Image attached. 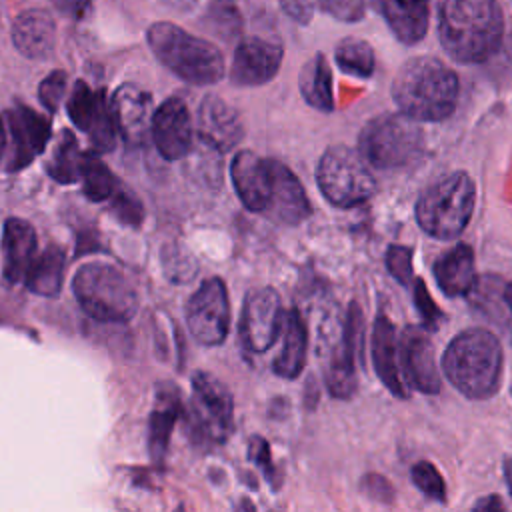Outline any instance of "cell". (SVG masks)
Instances as JSON below:
<instances>
[{
	"label": "cell",
	"mask_w": 512,
	"mask_h": 512,
	"mask_svg": "<svg viewBox=\"0 0 512 512\" xmlns=\"http://www.w3.org/2000/svg\"><path fill=\"white\" fill-rule=\"evenodd\" d=\"M66 108L72 124L88 134L98 152H108L114 148L118 130L104 90H92L84 80H78Z\"/></svg>",
	"instance_id": "13"
},
{
	"label": "cell",
	"mask_w": 512,
	"mask_h": 512,
	"mask_svg": "<svg viewBox=\"0 0 512 512\" xmlns=\"http://www.w3.org/2000/svg\"><path fill=\"white\" fill-rule=\"evenodd\" d=\"M410 476H412L414 486L422 494H426L428 498H432L440 504H446V484H444L442 474L438 472V468L432 462H428V460L416 462L410 470Z\"/></svg>",
	"instance_id": "35"
},
{
	"label": "cell",
	"mask_w": 512,
	"mask_h": 512,
	"mask_svg": "<svg viewBox=\"0 0 512 512\" xmlns=\"http://www.w3.org/2000/svg\"><path fill=\"white\" fill-rule=\"evenodd\" d=\"M6 144H8V138H6V126H4V122L0 120V160H2V156L6 154Z\"/></svg>",
	"instance_id": "47"
},
{
	"label": "cell",
	"mask_w": 512,
	"mask_h": 512,
	"mask_svg": "<svg viewBox=\"0 0 512 512\" xmlns=\"http://www.w3.org/2000/svg\"><path fill=\"white\" fill-rule=\"evenodd\" d=\"M12 40L18 52L28 58H46L54 50L56 26L48 12L26 10L12 26Z\"/></svg>",
	"instance_id": "26"
},
{
	"label": "cell",
	"mask_w": 512,
	"mask_h": 512,
	"mask_svg": "<svg viewBox=\"0 0 512 512\" xmlns=\"http://www.w3.org/2000/svg\"><path fill=\"white\" fill-rule=\"evenodd\" d=\"M36 232L30 222L22 218H8L2 230L4 252V278L10 284L24 282L34 258H36Z\"/></svg>",
	"instance_id": "23"
},
{
	"label": "cell",
	"mask_w": 512,
	"mask_h": 512,
	"mask_svg": "<svg viewBox=\"0 0 512 512\" xmlns=\"http://www.w3.org/2000/svg\"><path fill=\"white\" fill-rule=\"evenodd\" d=\"M116 130L128 146H144L152 138V96L136 86L122 84L110 100Z\"/></svg>",
	"instance_id": "16"
},
{
	"label": "cell",
	"mask_w": 512,
	"mask_h": 512,
	"mask_svg": "<svg viewBox=\"0 0 512 512\" xmlns=\"http://www.w3.org/2000/svg\"><path fill=\"white\" fill-rule=\"evenodd\" d=\"M386 268L394 276L396 282L404 286H412L414 268H412V248L402 244H392L386 250Z\"/></svg>",
	"instance_id": "37"
},
{
	"label": "cell",
	"mask_w": 512,
	"mask_h": 512,
	"mask_svg": "<svg viewBox=\"0 0 512 512\" xmlns=\"http://www.w3.org/2000/svg\"><path fill=\"white\" fill-rule=\"evenodd\" d=\"M284 318L282 300L274 288L250 290L240 314V338L244 348L254 354L270 350L284 328Z\"/></svg>",
	"instance_id": "10"
},
{
	"label": "cell",
	"mask_w": 512,
	"mask_h": 512,
	"mask_svg": "<svg viewBox=\"0 0 512 512\" xmlns=\"http://www.w3.org/2000/svg\"><path fill=\"white\" fill-rule=\"evenodd\" d=\"M472 510H480V512H488V510H504V502L496 496V494H488L482 500L472 504Z\"/></svg>",
	"instance_id": "45"
},
{
	"label": "cell",
	"mask_w": 512,
	"mask_h": 512,
	"mask_svg": "<svg viewBox=\"0 0 512 512\" xmlns=\"http://www.w3.org/2000/svg\"><path fill=\"white\" fill-rule=\"evenodd\" d=\"M54 4L68 18H82L90 8V0H54Z\"/></svg>",
	"instance_id": "44"
},
{
	"label": "cell",
	"mask_w": 512,
	"mask_h": 512,
	"mask_svg": "<svg viewBox=\"0 0 512 512\" xmlns=\"http://www.w3.org/2000/svg\"><path fill=\"white\" fill-rule=\"evenodd\" d=\"M4 122L8 128V146L4 154L6 170L16 172L32 164V160L44 152L50 138V120L28 106L16 104L4 114Z\"/></svg>",
	"instance_id": "14"
},
{
	"label": "cell",
	"mask_w": 512,
	"mask_h": 512,
	"mask_svg": "<svg viewBox=\"0 0 512 512\" xmlns=\"http://www.w3.org/2000/svg\"><path fill=\"white\" fill-rule=\"evenodd\" d=\"M82 160H84V152L80 150L74 134L70 130H64L54 144L46 170L50 178L56 180L58 184L80 182Z\"/></svg>",
	"instance_id": "31"
},
{
	"label": "cell",
	"mask_w": 512,
	"mask_h": 512,
	"mask_svg": "<svg viewBox=\"0 0 512 512\" xmlns=\"http://www.w3.org/2000/svg\"><path fill=\"white\" fill-rule=\"evenodd\" d=\"M504 18L496 0H444L438 14L442 48L456 62L488 60L502 42Z\"/></svg>",
	"instance_id": "1"
},
{
	"label": "cell",
	"mask_w": 512,
	"mask_h": 512,
	"mask_svg": "<svg viewBox=\"0 0 512 512\" xmlns=\"http://www.w3.org/2000/svg\"><path fill=\"white\" fill-rule=\"evenodd\" d=\"M146 38L156 58L178 78L190 84L206 86L224 76L222 52L214 44L178 28L176 24L156 22L148 28Z\"/></svg>",
	"instance_id": "5"
},
{
	"label": "cell",
	"mask_w": 512,
	"mask_h": 512,
	"mask_svg": "<svg viewBox=\"0 0 512 512\" xmlns=\"http://www.w3.org/2000/svg\"><path fill=\"white\" fill-rule=\"evenodd\" d=\"M458 76L442 60L416 56L406 60L392 80V98L400 112L418 122H442L458 102Z\"/></svg>",
	"instance_id": "2"
},
{
	"label": "cell",
	"mask_w": 512,
	"mask_h": 512,
	"mask_svg": "<svg viewBox=\"0 0 512 512\" xmlns=\"http://www.w3.org/2000/svg\"><path fill=\"white\" fill-rule=\"evenodd\" d=\"M108 204H110L112 216L118 222H122L126 226H140L142 216H144L142 204L124 184L114 192V196L108 200Z\"/></svg>",
	"instance_id": "36"
},
{
	"label": "cell",
	"mask_w": 512,
	"mask_h": 512,
	"mask_svg": "<svg viewBox=\"0 0 512 512\" xmlns=\"http://www.w3.org/2000/svg\"><path fill=\"white\" fill-rule=\"evenodd\" d=\"M72 290L80 308L98 322H128L138 312L136 288L114 264H82L74 274Z\"/></svg>",
	"instance_id": "6"
},
{
	"label": "cell",
	"mask_w": 512,
	"mask_h": 512,
	"mask_svg": "<svg viewBox=\"0 0 512 512\" xmlns=\"http://www.w3.org/2000/svg\"><path fill=\"white\" fill-rule=\"evenodd\" d=\"M248 458L260 466V470L266 474V478L272 482L274 480V466H272V456H270V446L264 438L254 436L248 444Z\"/></svg>",
	"instance_id": "42"
},
{
	"label": "cell",
	"mask_w": 512,
	"mask_h": 512,
	"mask_svg": "<svg viewBox=\"0 0 512 512\" xmlns=\"http://www.w3.org/2000/svg\"><path fill=\"white\" fill-rule=\"evenodd\" d=\"M400 366L406 382L422 394L440 392V374L434 358V344L426 330L406 326L398 340Z\"/></svg>",
	"instance_id": "15"
},
{
	"label": "cell",
	"mask_w": 512,
	"mask_h": 512,
	"mask_svg": "<svg viewBox=\"0 0 512 512\" xmlns=\"http://www.w3.org/2000/svg\"><path fill=\"white\" fill-rule=\"evenodd\" d=\"M64 266H66V252L64 248L52 244L34 258L24 284L30 292L54 298L60 294L62 280H64Z\"/></svg>",
	"instance_id": "29"
},
{
	"label": "cell",
	"mask_w": 512,
	"mask_h": 512,
	"mask_svg": "<svg viewBox=\"0 0 512 512\" xmlns=\"http://www.w3.org/2000/svg\"><path fill=\"white\" fill-rule=\"evenodd\" d=\"M318 6L342 22H356L366 12V0H316Z\"/></svg>",
	"instance_id": "40"
},
{
	"label": "cell",
	"mask_w": 512,
	"mask_h": 512,
	"mask_svg": "<svg viewBox=\"0 0 512 512\" xmlns=\"http://www.w3.org/2000/svg\"><path fill=\"white\" fill-rule=\"evenodd\" d=\"M180 414H184V404L178 390L172 386L160 388L156 408L152 410L148 422V450L156 464H160L166 456L170 434Z\"/></svg>",
	"instance_id": "28"
},
{
	"label": "cell",
	"mask_w": 512,
	"mask_h": 512,
	"mask_svg": "<svg viewBox=\"0 0 512 512\" xmlns=\"http://www.w3.org/2000/svg\"><path fill=\"white\" fill-rule=\"evenodd\" d=\"M442 370L450 384L470 400L496 394L502 380V346L486 328H466L442 354Z\"/></svg>",
	"instance_id": "3"
},
{
	"label": "cell",
	"mask_w": 512,
	"mask_h": 512,
	"mask_svg": "<svg viewBox=\"0 0 512 512\" xmlns=\"http://www.w3.org/2000/svg\"><path fill=\"white\" fill-rule=\"evenodd\" d=\"M280 4L290 18L298 20L300 24L310 22L314 12V0H280Z\"/></svg>",
	"instance_id": "43"
},
{
	"label": "cell",
	"mask_w": 512,
	"mask_h": 512,
	"mask_svg": "<svg viewBox=\"0 0 512 512\" xmlns=\"http://www.w3.org/2000/svg\"><path fill=\"white\" fill-rule=\"evenodd\" d=\"M360 488L368 498H372L380 504H392L394 502V488L388 482V478H384L382 474H374V472L366 474L360 482Z\"/></svg>",
	"instance_id": "41"
},
{
	"label": "cell",
	"mask_w": 512,
	"mask_h": 512,
	"mask_svg": "<svg viewBox=\"0 0 512 512\" xmlns=\"http://www.w3.org/2000/svg\"><path fill=\"white\" fill-rule=\"evenodd\" d=\"M412 296H414V306L426 326V330H436L440 320L444 318V312L436 306V302L432 300L426 284L422 278H414L412 282Z\"/></svg>",
	"instance_id": "38"
},
{
	"label": "cell",
	"mask_w": 512,
	"mask_h": 512,
	"mask_svg": "<svg viewBox=\"0 0 512 512\" xmlns=\"http://www.w3.org/2000/svg\"><path fill=\"white\" fill-rule=\"evenodd\" d=\"M336 64L342 72L358 76V78H370L374 72V50L368 42L360 38H344L336 50H334Z\"/></svg>",
	"instance_id": "33"
},
{
	"label": "cell",
	"mask_w": 512,
	"mask_h": 512,
	"mask_svg": "<svg viewBox=\"0 0 512 512\" xmlns=\"http://www.w3.org/2000/svg\"><path fill=\"white\" fill-rule=\"evenodd\" d=\"M66 82H68V76L66 72L62 70H54L50 72L38 86V98L42 102V106L50 112H56L62 98H64V92H66Z\"/></svg>",
	"instance_id": "39"
},
{
	"label": "cell",
	"mask_w": 512,
	"mask_h": 512,
	"mask_svg": "<svg viewBox=\"0 0 512 512\" xmlns=\"http://www.w3.org/2000/svg\"><path fill=\"white\" fill-rule=\"evenodd\" d=\"M298 86L302 98L320 112L334 110V94H332V72L328 60L322 52L314 54L300 70Z\"/></svg>",
	"instance_id": "30"
},
{
	"label": "cell",
	"mask_w": 512,
	"mask_h": 512,
	"mask_svg": "<svg viewBox=\"0 0 512 512\" xmlns=\"http://www.w3.org/2000/svg\"><path fill=\"white\" fill-rule=\"evenodd\" d=\"M502 470H504L506 486H508V490H510V494H512V456H506V458H504V466H502Z\"/></svg>",
	"instance_id": "46"
},
{
	"label": "cell",
	"mask_w": 512,
	"mask_h": 512,
	"mask_svg": "<svg viewBox=\"0 0 512 512\" xmlns=\"http://www.w3.org/2000/svg\"><path fill=\"white\" fill-rule=\"evenodd\" d=\"M476 204V184L468 172L456 170L428 184L416 200L420 228L438 240H452L468 226Z\"/></svg>",
	"instance_id": "4"
},
{
	"label": "cell",
	"mask_w": 512,
	"mask_h": 512,
	"mask_svg": "<svg viewBox=\"0 0 512 512\" xmlns=\"http://www.w3.org/2000/svg\"><path fill=\"white\" fill-rule=\"evenodd\" d=\"M398 350V340H396V330L390 318L380 312L374 320L372 326V338H370V354H372V366L380 382L396 396L406 400L408 390L404 388V382L400 380L398 374V362H396V352Z\"/></svg>",
	"instance_id": "22"
},
{
	"label": "cell",
	"mask_w": 512,
	"mask_h": 512,
	"mask_svg": "<svg viewBox=\"0 0 512 512\" xmlns=\"http://www.w3.org/2000/svg\"><path fill=\"white\" fill-rule=\"evenodd\" d=\"M362 348H364V314H362V308L356 302H352L348 306L342 340L338 348L332 352L324 372V380L330 396L338 400H348L356 394L358 390L356 360H362Z\"/></svg>",
	"instance_id": "11"
},
{
	"label": "cell",
	"mask_w": 512,
	"mask_h": 512,
	"mask_svg": "<svg viewBox=\"0 0 512 512\" xmlns=\"http://www.w3.org/2000/svg\"><path fill=\"white\" fill-rule=\"evenodd\" d=\"M196 130L200 140L216 152H228L244 138L242 118L218 96H206L202 100Z\"/></svg>",
	"instance_id": "21"
},
{
	"label": "cell",
	"mask_w": 512,
	"mask_h": 512,
	"mask_svg": "<svg viewBox=\"0 0 512 512\" xmlns=\"http://www.w3.org/2000/svg\"><path fill=\"white\" fill-rule=\"evenodd\" d=\"M152 140L164 160H180L192 148V118L180 98L164 100L152 118Z\"/></svg>",
	"instance_id": "18"
},
{
	"label": "cell",
	"mask_w": 512,
	"mask_h": 512,
	"mask_svg": "<svg viewBox=\"0 0 512 512\" xmlns=\"http://www.w3.org/2000/svg\"><path fill=\"white\" fill-rule=\"evenodd\" d=\"M358 152L378 170L410 168L424 154V132L404 112H386L364 124Z\"/></svg>",
	"instance_id": "7"
},
{
	"label": "cell",
	"mask_w": 512,
	"mask_h": 512,
	"mask_svg": "<svg viewBox=\"0 0 512 512\" xmlns=\"http://www.w3.org/2000/svg\"><path fill=\"white\" fill-rule=\"evenodd\" d=\"M80 182L86 198L92 202H108L114 196V192L122 186V182L116 180L112 170L94 152L84 154Z\"/></svg>",
	"instance_id": "32"
},
{
	"label": "cell",
	"mask_w": 512,
	"mask_h": 512,
	"mask_svg": "<svg viewBox=\"0 0 512 512\" xmlns=\"http://www.w3.org/2000/svg\"><path fill=\"white\" fill-rule=\"evenodd\" d=\"M322 196L336 208H352L376 192V180L364 156L344 144L330 146L316 168Z\"/></svg>",
	"instance_id": "8"
},
{
	"label": "cell",
	"mask_w": 512,
	"mask_h": 512,
	"mask_svg": "<svg viewBox=\"0 0 512 512\" xmlns=\"http://www.w3.org/2000/svg\"><path fill=\"white\" fill-rule=\"evenodd\" d=\"M432 272L442 294L456 298L472 292L476 284L472 246L456 244L454 248L436 258Z\"/></svg>",
	"instance_id": "25"
},
{
	"label": "cell",
	"mask_w": 512,
	"mask_h": 512,
	"mask_svg": "<svg viewBox=\"0 0 512 512\" xmlns=\"http://www.w3.org/2000/svg\"><path fill=\"white\" fill-rule=\"evenodd\" d=\"M270 174H272V190H270V202L264 214L270 220L286 226H296L302 220H306L312 212V206L304 186L294 176V172L280 160L270 158Z\"/></svg>",
	"instance_id": "19"
},
{
	"label": "cell",
	"mask_w": 512,
	"mask_h": 512,
	"mask_svg": "<svg viewBox=\"0 0 512 512\" xmlns=\"http://www.w3.org/2000/svg\"><path fill=\"white\" fill-rule=\"evenodd\" d=\"M192 416L196 428L210 440L222 442L234 426V400L228 388L208 372H194L192 376Z\"/></svg>",
	"instance_id": "12"
},
{
	"label": "cell",
	"mask_w": 512,
	"mask_h": 512,
	"mask_svg": "<svg viewBox=\"0 0 512 512\" xmlns=\"http://www.w3.org/2000/svg\"><path fill=\"white\" fill-rule=\"evenodd\" d=\"M504 302L508 304V308H510V312H512V282L504 288Z\"/></svg>",
	"instance_id": "48"
},
{
	"label": "cell",
	"mask_w": 512,
	"mask_h": 512,
	"mask_svg": "<svg viewBox=\"0 0 512 512\" xmlns=\"http://www.w3.org/2000/svg\"><path fill=\"white\" fill-rule=\"evenodd\" d=\"M162 268L172 282H190L196 276V260L180 244H166L162 248Z\"/></svg>",
	"instance_id": "34"
},
{
	"label": "cell",
	"mask_w": 512,
	"mask_h": 512,
	"mask_svg": "<svg viewBox=\"0 0 512 512\" xmlns=\"http://www.w3.org/2000/svg\"><path fill=\"white\" fill-rule=\"evenodd\" d=\"M230 176L240 202L250 212L264 214L272 190L270 158H260L252 150H240L232 158Z\"/></svg>",
	"instance_id": "20"
},
{
	"label": "cell",
	"mask_w": 512,
	"mask_h": 512,
	"mask_svg": "<svg viewBox=\"0 0 512 512\" xmlns=\"http://www.w3.org/2000/svg\"><path fill=\"white\" fill-rule=\"evenodd\" d=\"M186 324L202 346H218L230 330V300L226 284L212 276L200 284L186 304Z\"/></svg>",
	"instance_id": "9"
},
{
	"label": "cell",
	"mask_w": 512,
	"mask_h": 512,
	"mask_svg": "<svg viewBox=\"0 0 512 512\" xmlns=\"http://www.w3.org/2000/svg\"><path fill=\"white\" fill-rule=\"evenodd\" d=\"M306 352H308V330L306 324L296 308L286 312L284 328H282V348L280 354L274 358V374L294 380L306 366Z\"/></svg>",
	"instance_id": "27"
},
{
	"label": "cell",
	"mask_w": 512,
	"mask_h": 512,
	"mask_svg": "<svg viewBox=\"0 0 512 512\" xmlns=\"http://www.w3.org/2000/svg\"><path fill=\"white\" fill-rule=\"evenodd\" d=\"M372 6L402 44L424 38L430 20L428 0H372Z\"/></svg>",
	"instance_id": "24"
},
{
	"label": "cell",
	"mask_w": 512,
	"mask_h": 512,
	"mask_svg": "<svg viewBox=\"0 0 512 512\" xmlns=\"http://www.w3.org/2000/svg\"><path fill=\"white\" fill-rule=\"evenodd\" d=\"M282 46L258 36L242 40L232 58L230 80L236 86H260L270 82L282 64Z\"/></svg>",
	"instance_id": "17"
}]
</instances>
